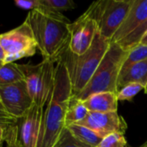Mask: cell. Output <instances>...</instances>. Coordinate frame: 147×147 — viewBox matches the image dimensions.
Returning <instances> with one entry per match:
<instances>
[{"label": "cell", "instance_id": "6", "mask_svg": "<svg viewBox=\"0 0 147 147\" xmlns=\"http://www.w3.org/2000/svg\"><path fill=\"white\" fill-rule=\"evenodd\" d=\"M0 44L4 53V64L32 57L38 49L33 32L25 21L20 26L0 34Z\"/></svg>", "mask_w": 147, "mask_h": 147}, {"label": "cell", "instance_id": "15", "mask_svg": "<svg viewBox=\"0 0 147 147\" xmlns=\"http://www.w3.org/2000/svg\"><path fill=\"white\" fill-rule=\"evenodd\" d=\"M66 128L76 140L90 147H96L103 139L102 136L95 131L78 124L69 125L66 127Z\"/></svg>", "mask_w": 147, "mask_h": 147}, {"label": "cell", "instance_id": "12", "mask_svg": "<svg viewBox=\"0 0 147 147\" xmlns=\"http://www.w3.org/2000/svg\"><path fill=\"white\" fill-rule=\"evenodd\" d=\"M54 63L47 59L41 61V70L37 82L34 103L42 108L47 104L51 95L55 72Z\"/></svg>", "mask_w": 147, "mask_h": 147}, {"label": "cell", "instance_id": "19", "mask_svg": "<svg viewBox=\"0 0 147 147\" xmlns=\"http://www.w3.org/2000/svg\"><path fill=\"white\" fill-rule=\"evenodd\" d=\"M147 32V18L139 26L137 27L132 33H130L127 37L116 42L119 44L125 51H130L136 46H138L140 42V40Z\"/></svg>", "mask_w": 147, "mask_h": 147}, {"label": "cell", "instance_id": "17", "mask_svg": "<svg viewBox=\"0 0 147 147\" xmlns=\"http://www.w3.org/2000/svg\"><path fill=\"white\" fill-rule=\"evenodd\" d=\"M88 113L89 110L85 108L83 102L72 96L65 115V127L82 121Z\"/></svg>", "mask_w": 147, "mask_h": 147}, {"label": "cell", "instance_id": "1", "mask_svg": "<svg viewBox=\"0 0 147 147\" xmlns=\"http://www.w3.org/2000/svg\"><path fill=\"white\" fill-rule=\"evenodd\" d=\"M25 22L33 32L43 59L57 62L69 47V20L61 13L42 5L38 9L30 10Z\"/></svg>", "mask_w": 147, "mask_h": 147}, {"label": "cell", "instance_id": "21", "mask_svg": "<svg viewBox=\"0 0 147 147\" xmlns=\"http://www.w3.org/2000/svg\"><path fill=\"white\" fill-rule=\"evenodd\" d=\"M41 3L47 9L59 13L76 8V3L72 0H41Z\"/></svg>", "mask_w": 147, "mask_h": 147}, {"label": "cell", "instance_id": "8", "mask_svg": "<svg viewBox=\"0 0 147 147\" xmlns=\"http://www.w3.org/2000/svg\"><path fill=\"white\" fill-rule=\"evenodd\" d=\"M69 50L76 55L84 53L91 46L96 32L97 24L86 12H84L74 22L70 23Z\"/></svg>", "mask_w": 147, "mask_h": 147}, {"label": "cell", "instance_id": "25", "mask_svg": "<svg viewBox=\"0 0 147 147\" xmlns=\"http://www.w3.org/2000/svg\"><path fill=\"white\" fill-rule=\"evenodd\" d=\"M5 142L7 147H22L19 135V126L11 125L7 128Z\"/></svg>", "mask_w": 147, "mask_h": 147}, {"label": "cell", "instance_id": "30", "mask_svg": "<svg viewBox=\"0 0 147 147\" xmlns=\"http://www.w3.org/2000/svg\"><path fill=\"white\" fill-rule=\"evenodd\" d=\"M140 44L141 45H144V46H147V32L145 34V35L142 37V39L140 40Z\"/></svg>", "mask_w": 147, "mask_h": 147}, {"label": "cell", "instance_id": "7", "mask_svg": "<svg viewBox=\"0 0 147 147\" xmlns=\"http://www.w3.org/2000/svg\"><path fill=\"white\" fill-rule=\"evenodd\" d=\"M0 100L6 112L17 121L21 120L34 104L25 81L0 85Z\"/></svg>", "mask_w": 147, "mask_h": 147}, {"label": "cell", "instance_id": "5", "mask_svg": "<svg viewBox=\"0 0 147 147\" xmlns=\"http://www.w3.org/2000/svg\"><path fill=\"white\" fill-rule=\"evenodd\" d=\"M134 0H102L93 3L85 11L97 24L99 33L111 40L127 15Z\"/></svg>", "mask_w": 147, "mask_h": 147}, {"label": "cell", "instance_id": "29", "mask_svg": "<svg viewBox=\"0 0 147 147\" xmlns=\"http://www.w3.org/2000/svg\"><path fill=\"white\" fill-rule=\"evenodd\" d=\"M3 65H4V53L0 44V67H2Z\"/></svg>", "mask_w": 147, "mask_h": 147}, {"label": "cell", "instance_id": "22", "mask_svg": "<svg viewBox=\"0 0 147 147\" xmlns=\"http://www.w3.org/2000/svg\"><path fill=\"white\" fill-rule=\"evenodd\" d=\"M144 89L145 87L143 85L137 83L127 84L120 90H118L116 94L118 101H131L139 92H140Z\"/></svg>", "mask_w": 147, "mask_h": 147}, {"label": "cell", "instance_id": "31", "mask_svg": "<svg viewBox=\"0 0 147 147\" xmlns=\"http://www.w3.org/2000/svg\"><path fill=\"white\" fill-rule=\"evenodd\" d=\"M144 90H145V93H146V94H147V84H146V85L145 86V89H144Z\"/></svg>", "mask_w": 147, "mask_h": 147}, {"label": "cell", "instance_id": "28", "mask_svg": "<svg viewBox=\"0 0 147 147\" xmlns=\"http://www.w3.org/2000/svg\"><path fill=\"white\" fill-rule=\"evenodd\" d=\"M9 126H4L3 124L0 123V143L1 142H4L5 139H6V133H7V128Z\"/></svg>", "mask_w": 147, "mask_h": 147}, {"label": "cell", "instance_id": "20", "mask_svg": "<svg viewBox=\"0 0 147 147\" xmlns=\"http://www.w3.org/2000/svg\"><path fill=\"white\" fill-rule=\"evenodd\" d=\"M146 59H147V46L139 44L138 46L128 51V54L123 63L122 68H125L134 63L144 61Z\"/></svg>", "mask_w": 147, "mask_h": 147}, {"label": "cell", "instance_id": "4", "mask_svg": "<svg viewBox=\"0 0 147 147\" xmlns=\"http://www.w3.org/2000/svg\"><path fill=\"white\" fill-rule=\"evenodd\" d=\"M128 54L119 44L111 41L99 66L85 87L77 96L80 101H84L90 96L100 92H118L117 82L123 63Z\"/></svg>", "mask_w": 147, "mask_h": 147}, {"label": "cell", "instance_id": "26", "mask_svg": "<svg viewBox=\"0 0 147 147\" xmlns=\"http://www.w3.org/2000/svg\"><path fill=\"white\" fill-rule=\"evenodd\" d=\"M15 4L22 9H40L42 4L40 0H16Z\"/></svg>", "mask_w": 147, "mask_h": 147}, {"label": "cell", "instance_id": "2", "mask_svg": "<svg viewBox=\"0 0 147 147\" xmlns=\"http://www.w3.org/2000/svg\"><path fill=\"white\" fill-rule=\"evenodd\" d=\"M72 94L68 71L61 59L55 65L53 84L43 112L37 147H54L65 127V115Z\"/></svg>", "mask_w": 147, "mask_h": 147}, {"label": "cell", "instance_id": "14", "mask_svg": "<svg viewBox=\"0 0 147 147\" xmlns=\"http://www.w3.org/2000/svg\"><path fill=\"white\" fill-rule=\"evenodd\" d=\"M137 83L144 87L147 84V59L134 63L125 68H121L117 82V88L120 90L127 84Z\"/></svg>", "mask_w": 147, "mask_h": 147}, {"label": "cell", "instance_id": "10", "mask_svg": "<svg viewBox=\"0 0 147 147\" xmlns=\"http://www.w3.org/2000/svg\"><path fill=\"white\" fill-rule=\"evenodd\" d=\"M44 108L34 103L21 119L19 135L22 147H37L40 133Z\"/></svg>", "mask_w": 147, "mask_h": 147}, {"label": "cell", "instance_id": "33", "mask_svg": "<svg viewBox=\"0 0 147 147\" xmlns=\"http://www.w3.org/2000/svg\"><path fill=\"white\" fill-rule=\"evenodd\" d=\"M3 142H1V143H0V147H3Z\"/></svg>", "mask_w": 147, "mask_h": 147}, {"label": "cell", "instance_id": "24", "mask_svg": "<svg viewBox=\"0 0 147 147\" xmlns=\"http://www.w3.org/2000/svg\"><path fill=\"white\" fill-rule=\"evenodd\" d=\"M54 147H90L76 140L65 127Z\"/></svg>", "mask_w": 147, "mask_h": 147}, {"label": "cell", "instance_id": "32", "mask_svg": "<svg viewBox=\"0 0 147 147\" xmlns=\"http://www.w3.org/2000/svg\"><path fill=\"white\" fill-rule=\"evenodd\" d=\"M141 147H147V141L146 142V143H145V144H144V145H143V146H142Z\"/></svg>", "mask_w": 147, "mask_h": 147}, {"label": "cell", "instance_id": "3", "mask_svg": "<svg viewBox=\"0 0 147 147\" xmlns=\"http://www.w3.org/2000/svg\"><path fill=\"white\" fill-rule=\"evenodd\" d=\"M111 40L96 32L90 48L81 55L73 54L67 48L60 59L69 73L72 86V94L77 96L85 87L99 66L107 53Z\"/></svg>", "mask_w": 147, "mask_h": 147}, {"label": "cell", "instance_id": "9", "mask_svg": "<svg viewBox=\"0 0 147 147\" xmlns=\"http://www.w3.org/2000/svg\"><path fill=\"white\" fill-rule=\"evenodd\" d=\"M77 124L95 131L103 138L113 133L124 134L127 128L126 121L117 112H89L87 116Z\"/></svg>", "mask_w": 147, "mask_h": 147}, {"label": "cell", "instance_id": "27", "mask_svg": "<svg viewBox=\"0 0 147 147\" xmlns=\"http://www.w3.org/2000/svg\"><path fill=\"white\" fill-rule=\"evenodd\" d=\"M0 121L4 124L5 126H11L17 124V120L10 116L5 110V109L3 106V103L0 100Z\"/></svg>", "mask_w": 147, "mask_h": 147}, {"label": "cell", "instance_id": "18", "mask_svg": "<svg viewBox=\"0 0 147 147\" xmlns=\"http://www.w3.org/2000/svg\"><path fill=\"white\" fill-rule=\"evenodd\" d=\"M24 81V77L20 70L19 64L15 62L4 64L0 67V85L10 84Z\"/></svg>", "mask_w": 147, "mask_h": 147}, {"label": "cell", "instance_id": "13", "mask_svg": "<svg viewBox=\"0 0 147 147\" xmlns=\"http://www.w3.org/2000/svg\"><path fill=\"white\" fill-rule=\"evenodd\" d=\"M83 103L89 112H117L118 98L116 93L100 92L90 96L83 101Z\"/></svg>", "mask_w": 147, "mask_h": 147}, {"label": "cell", "instance_id": "23", "mask_svg": "<svg viewBox=\"0 0 147 147\" xmlns=\"http://www.w3.org/2000/svg\"><path fill=\"white\" fill-rule=\"evenodd\" d=\"M96 147H127V140L124 134L113 133L105 136Z\"/></svg>", "mask_w": 147, "mask_h": 147}, {"label": "cell", "instance_id": "34", "mask_svg": "<svg viewBox=\"0 0 147 147\" xmlns=\"http://www.w3.org/2000/svg\"><path fill=\"white\" fill-rule=\"evenodd\" d=\"M0 123H1V124H3V123H2L1 121H0ZM3 125H4V124H3ZM4 126H5V125H4ZM7 127H8V126H7Z\"/></svg>", "mask_w": 147, "mask_h": 147}, {"label": "cell", "instance_id": "16", "mask_svg": "<svg viewBox=\"0 0 147 147\" xmlns=\"http://www.w3.org/2000/svg\"><path fill=\"white\" fill-rule=\"evenodd\" d=\"M19 67L23 74L24 81L26 83L28 93L34 101L36 86H37V82L39 79L40 70H41V62L37 65H32L30 63L24 64V65H19Z\"/></svg>", "mask_w": 147, "mask_h": 147}, {"label": "cell", "instance_id": "11", "mask_svg": "<svg viewBox=\"0 0 147 147\" xmlns=\"http://www.w3.org/2000/svg\"><path fill=\"white\" fill-rule=\"evenodd\" d=\"M147 18V0H134L131 9L125 20L114 34L111 41L119 42Z\"/></svg>", "mask_w": 147, "mask_h": 147}]
</instances>
